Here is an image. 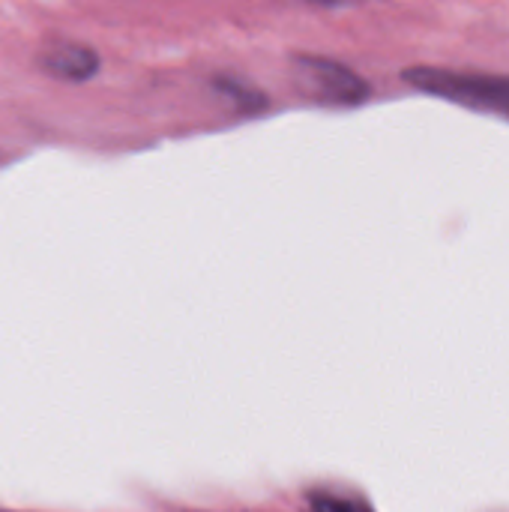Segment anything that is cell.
I'll use <instances>...</instances> for the list:
<instances>
[{
  "label": "cell",
  "instance_id": "cell-2",
  "mask_svg": "<svg viewBox=\"0 0 509 512\" xmlns=\"http://www.w3.org/2000/svg\"><path fill=\"white\" fill-rule=\"evenodd\" d=\"M294 72L303 93L324 105H360L372 93V84L363 75L330 57L300 54L294 57Z\"/></svg>",
  "mask_w": 509,
  "mask_h": 512
},
{
  "label": "cell",
  "instance_id": "cell-3",
  "mask_svg": "<svg viewBox=\"0 0 509 512\" xmlns=\"http://www.w3.org/2000/svg\"><path fill=\"white\" fill-rule=\"evenodd\" d=\"M39 66L60 81H87L99 72V54L81 42H60L39 57Z\"/></svg>",
  "mask_w": 509,
  "mask_h": 512
},
{
  "label": "cell",
  "instance_id": "cell-5",
  "mask_svg": "<svg viewBox=\"0 0 509 512\" xmlns=\"http://www.w3.org/2000/svg\"><path fill=\"white\" fill-rule=\"evenodd\" d=\"M309 3H318V6H345V3H354V0H309Z\"/></svg>",
  "mask_w": 509,
  "mask_h": 512
},
{
  "label": "cell",
  "instance_id": "cell-1",
  "mask_svg": "<svg viewBox=\"0 0 509 512\" xmlns=\"http://www.w3.org/2000/svg\"><path fill=\"white\" fill-rule=\"evenodd\" d=\"M402 78L438 99L509 117V75L444 69V66H414V69H405Z\"/></svg>",
  "mask_w": 509,
  "mask_h": 512
},
{
  "label": "cell",
  "instance_id": "cell-4",
  "mask_svg": "<svg viewBox=\"0 0 509 512\" xmlns=\"http://www.w3.org/2000/svg\"><path fill=\"white\" fill-rule=\"evenodd\" d=\"M312 512H372L363 501L351 498H336V495H315L312 498Z\"/></svg>",
  "mask_w": 509,
  "mask_h": 512
}]
</instances>
